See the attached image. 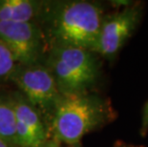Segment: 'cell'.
<instances>
[{
    "label": "cell",
    "mask_w": 148,
    "mask_h": 147,
    "mask_svg": "<svg viewBox=\"0 0 148 147\" xmlns=\"http://www.w3.org/2000/svg\"><path fill=\"white\" fill-rule=\"evenodd\" d=\"M115 118L108 99L97 94L62 96L52 118L53 137L68 146L78 144L85 135Z\"/></svg>",
    "instance_id": "2"
},
{
    "label": "cell",
    "mask_w": 148,
    "mask_h": 147,
    "mask_svg": "<svg viewBox=\"0 0 148 147\" xmlns=\"http://www.w3.org/2000/svg\"><path fill=\"white\" fill-rule=\"evenodd\" d=\"M10 79L16 84L24 98L39 112L41 117L45 115L53 118L62 96L45 64L17 65Z\"/></svg>",
    "instance_id": "4"
},
{
    "label": "cell",
    "mask_w": 148,
    "mask_h": 147,
    "mask_svg": "<svg viewBox=\"0 0 148 147\" xmlns=\"http://www.w3.org/2000/svg\"><path fill=\"white\" fill-rule=\"evenodd\" d=\"M45 2L36 0H0V21L36 22L41 16Z\"/></svg>",
    "instance_id": "7"
},
{
    "label": "cell",
    "mask_w": 148,
    "mask_h": 147,
    "mask_svg": "<svg viewBox=\"0 0 148 147\" xmlns=\"http://www.w3.org/2000/svg\"><path fill=\"white\" fill-rule=\"evenodd\" d=\"M140 135L145 137L148 133V101L144 104L143 110V117H141V126L140 130Z\"/></svg>",
    "instance_id": "11"
},
{
    "label": "cell",
    "mask_w": 148,
    "mask_h": 147,
    "mask_svg": "<svg viewBox=\"0 0 148 147\" xmlns=\"http://www.w3.org/2000/svg\"><path fill=\"white\" fill-rule=\"evenodd\" d=\"M116 147H143L140 145H132V144H126V143H121V144L116 145Z\"/></svg>",
    "instance_id": "13"
},
{
    "label": "cell",
    "mask_w": 148,
    "mask_h": 147,
    "mask_svg": "<svg viewBox=\"0 0 148 147\" xmlns=\"http://www.w3.org/2000/svg\"><path fill=\"white\" fill-rule=\"evenodd\" d=\"M45 65L61 96L92 92L100 77L99 55L77 47L51 46Z\"/></svg>",
    "instance_id": "3"
},
{
    "label": "cell",
    "mask_w": 148,
    "mask_h": 147,
    "mask_svg": "<svg viewBox=\"0 0 148 147\" xmlns=\"http://www.w3.org/2000/svg\"><path fill=\"white\" fill-rule=\"evenodd\" d=\"M0 40L10 50L17 65L41 63L47 40L36 22L0 21Z\"/></svg>",
    "instance_id": "6"
},
{
    "label": "cell",
    "mask_w": 148,
    "mask_h": 147,
    "mask_svg": "<svg viewBox=\"0 0 148 147\" xmlns=\"http://www.w3.org/2000/svg\"><path fill=\"white\" fill-rule=\"evenodd\" d=\"M68 147H81L80 143H78V144H75V145H69Z\"/></svg>",
    "instance_id": "15"
},
{
    "label": "cell",
    "mask_w": 148,
    "mask_h": 147,
    "mask_svg": "<svg viewBox=\"0 0 148 147\" xmlns=\"http://www.w3.org/2000/svg\"><path fill=\"white\" fill-rule=\"evenodd\" d=\"M12 102L16 120L23 123L33 133L38 145L48 139L50 137L48 130L39 112L24 96H18L12 99Z\"/></svg>",
    "instance_id": "8"
},
{
    "label": "cell",
    "mask_w": 148,
    "mask_h": 147,
    "mask_svg": "<svg viewBox=\"0 0 148 147\" xmlns=\"http://www.w3.org/2000/svg\"><path fill=\"white\" fill-rule=\"evenodd\" d=\"M143 15L141 2L129 3L121 11L104 14L95 49L96 54L108 60L115 59L137 30Z\"/></svg>",
    "instance_id": "5"
},
{
    "label": "cell",
    "mask_w": 148,
    "mask_h": 147,
    "mask_svg": "<svg viewBox=\"0 0 148 147\" xmlns=\"http://www.w3.org/2000/svg\"><path fill=\"white\" fill-rule=\"evenodd\" d=\"M104 12L91 1L45 2L39 21L51 46H68L95 53Z\"/></svg>",
    "instance_id": "1"
},
{
    "label": "cell",
    "mask_w": 148,
    "mask_h": 147,
    "mask_svg": "<svg viewBox=\"0 0 148 147\" xmlns=\"http://www.w3.org/2000/svg\"><path fill=\"white\" fill-rule=\"evenodd\" d=\"M36 147H60V142L56 140L55 137H49L48 139Z\"/></svg>",
    "instance_id": "12"
},
{
    "label": "cell",
    "mask_w": 148,
    "mask_h": 147,
    "mask_svg": "<svg viewBox=\"0 0 148 147\" xmlns=\"http://www.w3.org/2000/svg\"><path fill=\"white\" fill-rule=\"evenodd\" d=\"M0 147H12L9 143H7L6 142H4L3 139H0Z\"/></svg>",
    "instance_id": "14"
},
{
    "label": "cell",
    "mask_w": 148,
    "mask_h": 147,
    "mask_svg": "<svg viewBox=\"0 0 148 147\" xmlns=\"http://www.w3.org/2000/svg\"><path fill=\"white\" fill-rule=\"evenodd\" d=\"M16 117L12 101L0 96V139L12 147L15 144Z\"/></svg>",
    "instance_id": "9"
},
{
    "label": "cell",
    "mask_w": 148,
    "mask_h": 147,
    "mask_svg": "<svg viewBox=\"0 0 148 147\" xmlns=\"http://www.w3.org/2000/svg\"><path fill=\"white\" fill-rule=\"evenodd\" d=\"M17 63L10 50L0 40V79H9L14 73Z\"/></svg>",
    "instance_id": "10"
}]
</instances>
